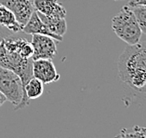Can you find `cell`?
<instances>
[{
	"label": "cell",
	"instance_id": "1",
	"mask_svg": "<svg viewBox=\"0 0 146 138\" xmlns=\"http://www.w3.org/2000/svg\"><path fill=\"white\" fill-rule=\"evenodd\" d=\"M118 74L124 83L146 93V41L127 46L119 57Z\"/></svg>",
	"mask_w": 146,
	"mask_h": 138
},
{
	"label": "cell",
	"instance_id": "2",
	"mask_svg": "<svg viewBox=\"0 0 146 138\" xmlns=\"http://www.w3.org/2000/svg\"><path fill=\"white\" fill-rule=\"evenodd\" d=\"M112 28L116 36L127 45H135L141 40V28L133 11L127 5L113 17Z\"/></svg>",
	"mask_w": 146,
	"mask_h": 138
},
{
	"label": "cell",
	"instance_id": "3",
	"mask_svg": "<svg viewBox=\"0 0 146 138\" xmlns=\"http://www.w3.org/2000/svg\"><path fill=\"white\" fill-rule=\"evenodd\" d=\"M0 65L11 70L21 77L24 86L33 77V60L24 59L14 51H6L0 47Z\"/></svg>",
	"mask_w": 146,
	"mask_h": 138
},
{
	"label": "cell",
	"instance_id": "4",
	"mask_svg": "<svg viewBox=\"0 0 146 138\" xmlns=\"http://www.w3.org/2000/svg\"><path fill=\"white\" fill-rule=\"evenodd\" d=\"M0 91L6 96L7 101L17 107L23 99V85L21 77L0 65Z\"/></svg>",
	"mask_w": 146,
	"mask_h": 138
},
{
	"label": "cell",
	"instance_id": "5",
	"mask_svg": "<svg viewBox=\"0 0 146 138\" xmlns=\"http://www.w3.org/2000/svg\"><path fill=\"white\" fill-rule=\"evenodd\" d=\"M32 47L34 53L32 60L35 61L38 59H50L55 57L58 49H57V42L50 37L44 35H32Z\"/></svg>",
	"mask_w": 146,
	"mask_h": 138
},
{
	"label": "cell",
	"instance_id": "6",
	"mask_svg": "<svg viewBox=\"0 0 146 138\" xmlns=\"http://www.w3.org/2000/svg\"><path fill=\"white\" fill-rule=\"evenodd\" d=\"M33 77L43 84L56 82L60 79L55 65L50 59H38L33 61Z\"/></svg>",
	"mask_w": 146,
	"mask_h": 138
},
{
	"label": "cell",
	"instance_id": "7",
	"mask_svg": "<svg viewBox=\"0 0 146 138\" xmlns=\"http://www.w3.org/2000/svg\"><path fill=\"white\" fill-rule=\"evenodd\" d=\"M0 4L8 8L23 26L25 25L35 10L30 0H0Z\"/></svg>",
	"mask_w": 146,
	"mask_h": 138
},
{
	"label": "cell",
	"instance_id": "8",
	"mask_svg": "<svg viewBox=\"0 0 146 138\" xmlns=\"http://www.w3.org/2000/svg\"><path fill=\"white\" fill-rule=\"evenodd\" d=\"M33 5L37 12L51 18L65 19L66 9L58 0H34Z\"/></svg>",
	"mask_w": 146,
	"mask_h": 138
},
{
	"label": "cell",
	"instance_id": "9",
	"mask_svg": "<svg viewBox=\"0 0 146 138\" xmlns=\"http://www.w3.org/2000/svg\"><path fill=\"white\" fill-rule=\"evenodd\" d=\"M23 32L28 35H44V36L50 37L56 41H62L63 37L57 36V35L53 34L50 30L45 25L41 19L39 18L36 10H35L33 14L28 20V22L25 23V25L23 28Z\"/></svg>",
	"mask_w": 146,
	"mask_h": 138
},
{
	"label": "cell",
	"instance_id": "10",
	"mask_svg": "<svg viewBox=\"0 0 146 138\" xmlns=\"http://www.w3.org/2000/svg\"><path fill=\"white\" fill-rule=\"evenodd\" d=\"M43 93H44V84L39 79L33 77L26 83L25 86H24L23 99L22 103L14 109L17 110V109L24 108L29 105V99H32V100L33 99H37L43 94Z\"/></svg>",
	"mask_w": 146,
	"mask_h": 138
},
{
	"label": "cell",
	"instance_id": "11",
	"mask_svg": "<svg viewBox=\"0 0 146 138\" xmlns=\"http://www.w3.org/2000/svg\"><path fill=\"white\" fill-rule=\"evenodd\" d=\"M0 26L5 27L14 33L23 31V26L17 21L14 14L5 6L0 4Z\"/></svg>",
	"mask_w": 146,
	"mask_h": 138
},
{
	"label": "cell",
	"instance_id": "12",
	"mask_svg": "<svg viewBox=\"0 0 146 138\" xmlns=\"http://www.w3.org/2000/svg\"><path fill=\"white\" fill-rule=\"evenodd\" d=\"M37 14H38L39 18L43 22V23L50 30V32H52L53 34H55L57 36H60V37L64 36L67 31V23H66L65 19L51 18V17H48L39 12H37Z\"/></svg>",
	"mask_w": 146,
	"mask_h": 138
},
{
	"label": "cell",
	"instance_id": "13",
	"mask_svg": "<svg viewBox=\"0 0 146 138\" xmlns=\"http://www.w3.org/2000/svg\"><path fill=\"white\" fill-rule=\"evenodd\" d=\"M127 6L133 11L135 18L137 20V23L141 28V33L146 34V6L134 4L132 2H129Z\"/></svg>",
	"mask_w": 146,
	"mask_h": 138
},
{
	"label": "cell",
	"instance_id": "14",
	"mask_svg": "<svg viewBox=\"0 0 146 138\" xmlns=\"http://www.w3.org/2000/svg\"><path fill=\"white\" fill-rule=\"evenodd\" d=\"M115 138H146V127L136 125L131 128H124Z\"/></svg>",
	"mask_w": 146,
	"mask_h": 138
},
{
	"label": "cell",
	"instance_id": "15",
	"mask_svg": "<svg viewBox=\"0 0 146 138\" xmlns=\"http://www.w3.org/2000/svg\"><path fill=\"white\" fill-rule=\"evenodd\" d=\"M7 101V98H6V96L4 94H3L1 91H0V107H1V105L4 104V103Z\"/></svg>",
	"mask_w": 146,
	"mask_h": 138
},
{
	"label": "cell",
	"instance_id": "16",
	"mask_svg": "<svg viewBox=\"0 0 146 138\" xmlns=\"http://www.w3.org/2000/svg\"><path fill=\"white\" fill-rule=\"evenodd\" d=\"M134 4H139V5H145L146 6V0H132L131 1Z\"/></svg>",
	"mask_w": 146,
	"mask_h": 138
},
{
	"label": "cell",
	"instance_id": "17",
	"mask_svg": "<svg viewBox=\"0 0 146 138\" xmlns=\"http://www.w3.org/2000/svg\"><path fill=\"white\" fill-rule=\"evenodd\" d=\"M115 1H119V0H115Z\"/></svg>",
	"mask_w": 146,
	"mask_h": 138
}]
</instances>
